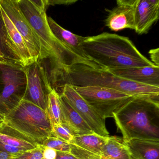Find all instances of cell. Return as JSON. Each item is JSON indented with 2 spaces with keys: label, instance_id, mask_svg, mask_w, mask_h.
<instances>
[{
  "label": "cell",
  "instance_id": "4dcf8cb0",
  "mask_svg": "<svg viewBox=\"0 0 159 159\" xmlns=\"http://www.w3.org/2000/svg\"><path fill=\"white\" fill-rule=\"evenodd\" d=\"M13 154L0 150V159H12Z\"/></svg>",
  "mask_w": 159,
  "mask_h": 159
},
{
  "label": "cell",
  "instance_id": "d4e9b609",
  "mask_svg": "<svg viewBox=\"0 0 159 159\" xmlns=\"http://www.w3.org/2000/svg\"><path fill=\"white\" fill-rule=\"evenodd\" d=\"M12 159H44L42 145H39L35 148L13 154Z\"/></svg>",
  "mask_w": 159,
  "mask_h": 159
},
{
  "label": "cell",
  "instance_id": "ffe728a7",
  "mask_svg": "<svg viewBox=\"0 0 159 159\" xmlns=\"http://www.w3.org/2000/svg\"><path fill=\"white\" fill-rule=\"evenodd\" d=\"M108 137L103 136L93 132L92 134L74 137L71 144L101 156L102 148Z\"/></svg>",
  "mask_w": 159,
  "mask_h": 159
},
{
  "label": "cell",
  "instance_id": "1f68e13d",
  "mask_svg": "<svg viewBox=\"0 0 159 159\" xmlns=\"http://www.w3.org/2000/svg\"><path fill=\"white\" fill-rule=\"evenodd\" d=\"M4 123V116L0 114V126H1Z\"/></svg>",
  "mask_w": 159,
  "mask_h": 159
},
{
  "label": "cell",
  "instance_id": "d6a6232c",
  "mask_svg": "<svg viewBox=\"0 0 159 159\" xmlns=\"http://www.w3.org/2000/svg\"><path fill=\"white\" fill-rule=\"evenodd\" d=\"M3 58H5V59H6V58H5L4 55L2 53V52L0 51V59H3Z\"/></svg>",
  "mask_w": 159,
  "mask_h": 159
},
{
  "label": "cell",
  "instance_id": "ac0fdd59",
  "mask_svg": "<svg viewBox=\"0 0 159 159\" xmlns=\"http://www.w3.org/2000/svg\"><path fill=\"white\" fill-rule=\"evenodd\" d=\"M0 7L2 13V17L9 36L16 47L19 56L22 60L23 66H25L33 62V61L27 48L25 41L18 30L16 28L15 26L11 19L7 16V14L5 13L3 9L1 6Z\"/></svg>",
  "mask_w": 159,
  "mask_h": 159
},
{
  "label": "cell",
  "instance_id": "f1b7e54d",
  "mask_svg": "<svg viewBox=\"0 0 159 159\" xmlns=\"http://www.w3.org/2000/svg\"><path fill=\"white\" fill-rule=\"evenodd\" d=\"M57 152L56 159H78L70 152Z\"/></svg>",
  "mask_w": 159,
  "mask_h": 159
},
{
  "label": "cell",
  "instance_id": "4fadbf2b",
  "mask_svg": "<svg viewBox=\"0 0 159 159\" xmlns=\"http://www.w3.org/2000/svg\"><path fill=\"white\" fill-rule=\"evenodd\" d=\"M159 17V0H138L135 11L136 33H148Z\"/></svg>",
  "mask_w": 159,
  "mask_h": 159
},
{
  "label": "cell",
  "instance_id": "603a6c76",
  "mask_svg": "<svg viewBox=\"0 0 159 159\" xmlns=\"http://www.w3.org/2000/svg\"><path fill=\"white\" fill-rule=\"evenodd\" d=\"M51 136L58 138L70 144L75 135L67 125L64 123H61L52 126Z\"/></svg>",
  "mask_w": 159,
  "mask_h": 159
},
{
  "label": "cell",
  "instance_id": "836d02e7",
  "mask_svg": "<svg viewBox=\"0 0 159 159\" xmlns=\"http://www.w3.org/2000/svg\"></svg>",
  "mask_w": 159,
  "mask_h": 159
},
{
  "label": "cell",
  "instance_id": "4316f807",
  "mask_svg": "<svg viewBox=\"0 0 159 159\" xmlns=\"http://www.w3.org/2000/svg\"><path fill=\"white\" fill-rule=\"evenodd\" d=\"M43 153L44 159H56V151L51 148L43 146Z\"/></svg>",
  "mask_w": 159,
  "mask_h": 159
},
{
  "label": "cell",
  "instance_id": "44dd1931",
  "mask_svg": "<svg viewBox=\"0 0 159 159\" xmlns=\"http://www.w3.org/2000/svg\"><path fill=\"white\" fill-rule=\"evenodd\" d=\"M0 51L8 60L20 63L23 65L16 47L11 39L7 31L0 7Z\"/></svg>",
  "mask_w": 159,
  "mask_h": 159
},
{
  "label": "cell",
  "instance_id": "ba28073f",
  "mask_svg": "<svg viewBox=\"0 0 159 159\" xmlns=\"http://www.w3.org/2000/svg\"><path fill=\"white\" fill-rule=\"evenodd\" d=\"M27 78L26 100L46 111L48 97L53 88L46 69L41 61L32 62L25 66Z\"/></svg>",
  "mask_w": 159,
  "mask_h": 159
},
{
  "label": "cell",
  "instance_id": "52a82bcc",
  "mask_svg": "<svg viewBox=\"0 0 159 159\" xmlns=\"http://www.w3.org/2000/svg\"><path fill=\"white\" fill-rule=\"evenodd\" d=\"M72 86L86 103L105 120L113 118L115 112L135 97L101 86Z\"/></svg>",
  "mask_w": 159,
  "mask_h": 159
},
{
  "label": "cell",
  "instance_id": "7a4b0ae2",
  "mask_svg": "<svg viewBox=\"0 0 159 159\" xmlns=\"http://www.w3.org/2000/svg\"><path fill=\"white\" fill-rule=\"evenodd\" d=\"M82 46L88 58L104 69L154 65L139 52L130 39L117 34L103 32L86 37Z\"/></svg>",
  "mask_w": 159,
  "mask_h": 159
},
{
  "label": "cell",
  "instance_id": "7c38bea8",
  "mask_svg": "<svg viewBox=\"0 0 159 159\" xmlns=\"http://www.w3.org/2000/svg\"><path fill=\"white\" fill-rule=\"evenodd\" d=\"M50 30L54 36L70 51L92 67L101 68L88 58L82 46L85 37L79 36L66 30L57 24L52 17H47Z\"/></svg>",
  "mask_w": 159,
  "mask_h": 159
},
{
  "label": "cell",
  "instance_id": "8992f818",
  "mask_svg": "<svg viewBox=\"0 0 159 159\" xmlns=\"http://www.w3.org/2000/svg\"><path fill=\"white\" fill-rule=\"evenodd\" d=\"M27 86L25 66L0 59V114L10 113L24 99Z\"/></svg>",
  "mask_w": 159,
  "mask_h": 159
},
{
  "label": "cell",
  "instance_id": "9c48e42d",
  "mask_svg": "<svg viewBox=\"0 0 159 159\" xmlns=\"http://www.w3.org/2000/svg\"><path fill=\"white\" fill-rule=\"evenodd\" d=\"M0 6L24 39L33 62L43 60L40 40L20 10L18 0H0Z\"/></svg>",
  "mask_w": 159,
  "mask_h": 159
},
{
  "label": "cell",
  "instance_id": "5bb4252c",
  "mask_svg": "<svg viewBox=\"0 0 159 159\" xmlns=\"http://www.w3.org/2000/svg\"><path fill=\"white\" fill-rule=\"evenodd\" d=\"M107 70L118 77L138 83L159 87V66L155 65Z\"/></svg>",
  "mask_w": 159,
  "mask_h": 159
},
{
  "label": "cell",
  "instance_id": "8fae6325",
  "mask_svg": "<svg viewBox=\"0 0 159 159\" xmlns=\"http://www.w3.org/2000/svg\"><path fill=\"white\" fill-rule=\"evenodd\" d=\"M138 0H118L117 6L109 11L105 23L112 31L125 29L135 30V11Z\"/></svg>",
  "mask_w": 159,
  "mask_h": 159
},
{
  "label": "cell",
  "instance_id": "3957f363",
  "mask_svg": "<svg viewBox=\"0 0 159 159\" xmlns=\"http://www.w3.org/2000/svg\"><path fill=\"white\" fill-rule=\"evenodd\" d=\"M124 142L134 139L159 141V99L135 96L113 114Z\"/></svg>",
  "mask_w": 159,
  "mask_h": 159
},
{
  "label": "cell",
  "instance_id": "2e32d148",
  "mask_svg": "<svg viewBox=\"0 0 159 159\" xmlns=\"http://www.w3.org/2000/svg\"><path fill=\"white\" fill-rule=\"evenodd\" d=\"M125 143L132 159H159V141L134 139Z\"/></svg>",
  "mask_w": 159,
  "mask_h": 159
},
{
  "label": "cell",
  "instance_id": "e0dca14e",
  "mask_svg": "<svg viewBox=\"0 0 159 159\" xmlns=\"http://www.w3.org/2000/svg\"><path fill=\"white\" fill-rule=\"evenodd\" d=\"M0 142L24 151L35 148L38 143L4 123L0 126Z\"/></svg>",
  "mask_w": 159,
  "mask_h": 159
},
{
  "label": "cell",
  "instance_id": "5b68a950",
  "mask_svg": "<svg viewBox=\"0 0 159 159\" xmlns=\"http://www.w3.org/2000/svg\"><path fill=\"white\" fill-rule=\"evenodd\" d=\"M4 123L39 145L52 136V125L46 111L26 100L4 116Z\"/></svg>",
  "mask_w": 159,
  "mask_h": 159
},
{
  "label": "cell",
  "instance_id": "d6986e66",
  "mask_svg": "<svg viewBox=\"0 0 159 159\" xmlns=\"http://www.w3.org/2000/svg\"><path fill=\"white\" fill-rule=\"evenodd\" d=\"M102 159H132L128 147L122 139L109 136L102 148Z\"/></svg>",
  "mask_w": 159,
  "mask_h": 159
},
{
  "label": "cell",
  "instance_id": "277c9868",
  "mask_svg": "<svg viewBox=\"0 0 159 159\" xmlns=\"http://www.w3.org/2000/svg\"><path fill=\"white\" fill-rule=\"evenodd\" d=\"M18 3L23 14L39 39L43 59L50 60L52 69H62L76 64L87 65L63 45L52 33L47 22L46 1L18 0Z\"/></svg>",
  "mask_w": 159,
  "mask_h": 159
},
{
  "label": "cell",
  "instance_id": "f546056e",
  "mask_svg": "<svg viewBox=\"0 0 159 159\" xmlns=\"http://www.w3.org/2000/svg\"><path fill=\"white\" fill-rule=\"evenodd\" d=\"M77 1H46L47 5L53 4H64L70 5L77 2Z\"/></svg>",
  "mask_w": 159,
  "mask_h": 159
},
{
  "label": "cell",
  "instance_id": "484cf974",
  "mask_svg": "<svg viewBox=\"0 0 159 159\" xmlns=\"http://www.w3.org/2000/svg\"><path fill=\"white\" fill-rule=\"evenodd\" d=\"M71 149L70 153L77 157L78 159H102L100 155L95 154L85 150L74 144H70Z\"/></svg>",
  "mask_w": 159,
  "mask_h": 159
},
{
  "label": "cell",
  "instance_id": "7402d4cb",
  "mask_svg": "<svg viewBox=\"0 0 159 159\" xmlns=\"http://www.w3.org/2000/svg\"><path fill=\"white\" fill-rule=\"evenodd\" d=\"M46 111L52 127L55 125L62 123V110L59 100V95L54 88L49 94Z\"/></svg>",
  "mask_w": 159,
  "mask_h": 159
},
{
  "label": "cell",
  "instance_id": "30bf717a",
  "mask_svg": "<svg viewBox=\"0 0 159 159\" xmlns=\"http://www.w3.org/2000/svg\"><path fill=\"white\" fill-rule=\"evenodd\" d=\"M59 87L62 89L59 95L65 98L94 132L103 136H109V133L106 126V120L86 103L72 85L65 84Z\"/></svg>",
  "mask_w": 159,
  "mask_h": 159
},
{
  "label": "cell",
  "instance_id": "cb8c5ba5",
  "mask_svg": "<svg viewBox=\"0 0 159 159\" xmlns=\"http://www.w3.org/2000/svg\"><path fill=\"white\" fill-rule=\"evenodd\" d=\"M42 145L53 149L57 152H70V144L58 138L50 136L44 140Z\"/></svg>",
  "mask_w": 159,
  "mask_h": 159
},
{
  "label": "cell",
  "instance_id": "83f0119b",
  "mask_svg": "<svg viewBox=\"0 0 159 159\" xmlns=\"http://www.w3.org/2000/svg\"><path fill=\"white\" fill-rule=\"evenodd\" d=\"M151 62L157 66H159V49H152L149 52Z\"/></svg>",
  "mask_w": 159,
  "mask_h": 159
},
{
  "label": "cell",
  "instance_id": "6da1fadb",
  "mask_svg": "<svg viewBox=\"0 0 159 159\" xmlns=\"http://www.w3.org/2000/svg\"><path fill=\"white\" fill-rule=\"evenodd\" d=\"M49 80L52 87L65 84L73 86H99L118 90L134 96L159 99V87L138 83L120 78L104 69L76 64L62 69L51 70Z\"/></svg>",
  "mask_w": 159,
  "mask_h": 159
},
{
  "label": "cell",
  "instance_id": "9a60e30c",
  "mask_svg": "<svg viewBox=\"0 0 159 159\" xmlns=\"http://www.w3.org/2000/svg\"><path fill=\"white\" fill-rule=\"evenodd\" d=\"M59 100L62 110V123L70 127L75 137L93 133L92 128L63 96L59 95Z\"/></svg>",
  "mask_w": 159,
  "mask_h": 159
}]
</instances>
